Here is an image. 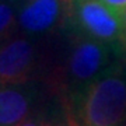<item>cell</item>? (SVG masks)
I'll use <instances>...</instances> for the list:
<instances>
[{"label":"cell","mask_w":126,"mask_h":126,"mask_svg":"<svg viewBox=\"0 0 126 126\" xmlns=\"http://www.w3.org/2000/svg\"><path fill=\"white\" fill-rule=\"evenodd\" d=\"M69 18L74 27V34L111 45L125 53L121 14L101 0H72L69 3Z\"/></svg>","instance_id":"obj_3"},{"label":"cell","mask_w":126,"mask_h":126,"mask_svg":"<svg viewBox=\"0 0 126 126\" xmlns=\"http://www.w3.org/2000/svg\"><path fill=\"white\" fill-rule=\"evenodd\" d=\"M121 18H122V25H123V42H122V46H123V52L126 53V9L121 13Z\"/></svg>","instance_id":"obj_11"},{"label":"cell","mask_w":126,"mask_h":126,"mask_svg":"<svg viewBox=\"0 0 126 126\" xmlns=\"http://www.w3.org/2000/svg\"><path fill=\"white\" fill-rule=\"evenodd\" d=\"M64 14V0H28L18 14V24L28 34H45L62 21Z\"/></svg>","instance_id":"obj_5"},{"label":"cell","mask_w":126,"mask_h":126,"mask_svg":"<svg viewBox=\"0 0 126 126\" xmlns=\"http://www.w3.org/2000/svg\"><path fill=\"white\" fill-rule=\"evenodd\" d=\"M35 45L27 38H14L0 46V87L24 86L36 67Z\"/></svg>","instance_id":"obj_4"},{"label":"cell","mask_w":126,"mask_h":126,"mask_svg":"<svg viewBox=\"0 0 126 126\" xmlns=\"http://www.w3.org/2000/svg\"><path fill=\"white\" fill-rule=\"evenodd\" d=\"M122 56L113 46L74 34L64 67L59 73V86L67 91L72 102H76L87 87L119 63Z\"/></svg>","instance_id":"obj_2"},{"label":"cell","mask_w":126,"mask_h":126,"mask_svg":"<svg viewBox=\"0 0 126 126\" xmlns=\"http://www.w3.org/2000/svg\"><path fill=\"white\" fill-rule=\"evenodd\" d=\"M35 91L23 86L0 87V126H18L30 118Z\"/></svg>","instance_id":"obj_6"},{"label":"cell","mask_w":126,"mask_h":126,"mask_svg":"<svg viewBox=\"0 0 126 126\" xmlns=\"http://www.w3.org/2000/svg\"><path fill=\"white\" fill-rule=\"evenodd\" d=\"M74 104L77 126H121L126 122V69L116 63L87 87Z\"/></svg>","instance_id":"obj_1"},{"label":"cell","mask_w":126,"mask_h":126,"mask_svg":"<svg viewBox=\"0 0 126 126\" xmlns=\"http://www.w3.org/2000/svg\"><path fill=\"white\" fill-rule=\"evenodd\" d=\"M50 123L52 122L46 121L45 118L42 116H30L18 126H50Z\"/></svg>","instance_id":"obj_8"},{"label":"cell","mask_w":126,"mask_h":126,"mask_svg":"<svg viewBox=\"0 0 126 126\" xmlns=\"http://www.w3.org/2000/svg\"><path fill=\"white\" fill-rule=\"evenodd\" d=\"M101 1L118 14H121L126 9V0H101Z\"/></svg>","instance_id":"obj_9"},{"label":"cell","mask_w":126,"mask_h":126,"mask_svg":"<svg viewBox=\"0 0 126 126\" xmlns=\"http://www.w3.org/2000/svg\"><path fill=\"white\" fill-rule=\"evenodd\" d=\"M121 126H126V122H125V123H123V125H121Z\"/></svg>","instance_id":"obj_12"},{"label":"cell","mask_w":126,"mask_h":126,"mask_svg":"<svg viewBox=\"0 0 126 126\" xmlns=\"http://www.w3.org/2000/svg\"><path fill=\"white\" fill-rule=\"evenodd\" d=\"M50 126H77V123L72 115H67L66 121H62V122H59V123H50Z\"/></svg>","instance_id":"obj_10"},{"label":"cell","mask_w":126,"mask_h":126,"mask_svg":"<svg viewBox=\"0 0 126 126\" xmlns=\"http://www.w3.org/2000/svg\"><path fill=\"white\" fill-rule=\"evenodd\" d=\"M16 24V14L11 6L0 3V39H3L10 34Z\"/></svg>","instance_id":"obj_7"}]
</instances>
